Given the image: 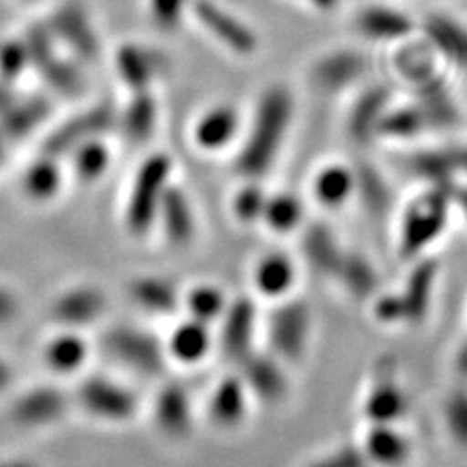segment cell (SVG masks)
Segmentation results:
<instances>
[{"mask_svg":"<svg viewBox=\"0 0 467 467\" xmlns=\"http://www.w3.org/2000/svg\"><path fill=\"white\" fill-rule=\"evenodd\" d=\"M295 96L285 84L273 82L261 90L250 127L238 146L234 168L247 182L267 175L288 137L295 119Z\"/></svg>","mask_w":467,"mask_h":467,"instance_id":"cell-1","label":"cell"},{"mask_svg":"<svg viewBox=\"0 0 467 467\" xmlns=\"http://www.w3.org/2000/svg\"><path fill=\"white\" fill-rule=\"evenodd\" d=\"M22 37L29 55V72L41 80L51 98L77 99L86 90V67L58 46L43 22L29 26Z\"/></svg>","mask_w":467,"mask_h":467,"instance_id":"cell-2","label":"cell"},{"mask_svg":"<svg viewBox=\"0 0 467 467\" xmlns=\"http://www.w3.org/2000/svg\"><path fill=\"white\" fill-rule=\"evenodd\" d=\"M454 211L451 204V185H429L422 195L409 204L400 226V254L407 261L425 257L442 236L450 214Z\"/></svg>","mask_w":467,"mask_h":467,"instance_id":"cell-3","label":"cell"},{"mask_svg":"<svg viewBox=\"0 0 467 467\" xmlns=\"http://www.w3.org/2000/svg\"><path fill=\"white\" fill-rule=\"evenodd\" d=\"M173 162L170 154L154 152L137 168L127 197L125 223L135 236H144L154 224L158 209L171 185Z\"/></svg>","mask_w":467,"mask_h":467,"instance_id":"cell-4","label":"cell"},{"mask_svg":"<svg viewBox=\"0 0 467 467\" xmlns=\"http://www.w3.org/2000/svg\"><path fill=\"white\" fill-rule=\"evenodd\" d=\"M41 22L58 46L80 65L92 67L101 61L104 41L90 10L80 0H63L55 5Z\"/></svg>","mask_w":467,"mask_h":467,"instance_id":"cell-5","label":"cell"},{"mask_svg":"<svg viewBox=\"0 0 467 467\" xmlns=\"http://www.w3.org/2000/svg\"><path fill=\"white\" fill-rule=\"evenodd\" d=\"M192 18L218 47L236 58H252L261 49V39L254 26L218 0H193Z\"/></svg>","mask_w":467,"mask_h":467,"instance_id":"cell-6","label":"cell"},{"mask_svg":"<svg viewBox=\"0 0 467 467\" xmlns=\"http://www.w3.org/2000/svg\"><path fill=\"white\" fill-rule=\"evenodd\" d=\"M113 129H117V109L108 101H96L51 127L43 135L37 150L58 160H67L80 144L106 137Z\"/></svg>","mask_w":467,"mask_h":467,"instance_id":"cell-7","label":"cell"},{"mask_svg":"<svg viewBox=\"0 0 467 467\" xmlns=\"http://www.w3.org/2000/svg\"><path fill=\"white\" fill-rule=\"evenodd\" d=\"M370 58L357 47H331L314 57L306 70V78L316 92L324 96H337L358 86L368 77Z\"/></svg>","mask_w":467,"mask_h":467,"instance_id":"cell-8","label":"cell"},{"mask_svg":"<svg viewBox=\"0 0 467 467\" xmlns=\"http://www.w3.org/2000/svg\"><path fill=\"white\" fill-rule=\"evenodd\" d=\"M113 72L119 84L130 92L156 90L171 68L168 53L144 41H121L111 55Z\"/></svg>","mask_w":467,"mask_h":467,"instance_id":"cell-9","label":"cell"},{"mask_svg":"<svg viewBox=\"0 0 467 467\" xmlns=\"http://www.w3.org/2000/svg\"><path fill=\"white\" fill-rule=\"evenodd\" d=\"M51 115V96L26 94L18 84L0 82V137L10 146L20 144L46 127Z\"/></svg>","mask_w":467,"mask_h":467,"instance_id":"cell-10","label":"cell"},{"mask_svg":"<svg viewBox=\"0 0 467 467\" xmlns=\"http://www.w3.org/2000/svg\"><path fill=\"white\" fill-rule=\"evenodd\" d=\"M70 409V398L53 384L26 388L8 403L6 415L14 427L43 431L61 422Z\"/></svg>","mask_w":467,"mask_h":467,"instance_id":"cell-11","label":"cell"},{"mask_svg":"<svg viewBox=\"0 0 467 467\" xmlns=\"http://www.w3.org/2000/svg\"><path fill=\"white\" fill-rule=\"evenodd\" d=\"M104 347L117 362L146 376L162 372L166 367L168 350L149 331L117 326L104 335Z\"/></svg>","mask_w":467,"mask_h":467,"instance_id":"cell-12","label":"cell"},{"mask_svg":"<svg viewBox=\"0 0 467 467\" xmlns=\"http://www.w3.org/2000/svg\"><path fill=\"white\" fill-rule=\"evenodd\" d=\"M353 29L364 41L389 46V43H400L411 37L419 29V22L401 8L372 3L360 6L353 14Z\"/></svg>","mask_w":467,"mask_h":467,"instance_id":"cell-13","label":"cell"},{"mask_svg":"<svg viewBox=\"0 0 467 467\" xmlns=\"http://www.w3.org/2000/svg\"><path fill=\"white\" fill-rule=\"evenodd\" d=\"M77 401L86 413L101 420H127L137 411L135 393L101 376L84 379L77 389Z\"/></svg>","mask_w":467,"mask_h":467,"instance_id":"cell-14","label":"cell"},{"mask_svg":"<svg viewBox=\"0 0 467 467\" xmlns=\"http://www.w3.org/2000/svg\"><path fill=\"white\" fill-rule=\"evenodd\" d=\"M310 335V310L300 300L281 304L269 319V341L275 355L285 360H298Z\"/></svg>","mask_w":467,"mask_h":467,"instance_id":"cell-15","label":"cell"},{"mask_svg":"<svg viewBox=\"0 0 467 467\" xmlns=\"http://www.w3.org/2000/svg\"><path fill=\"white\" fill-rule=\"evenodd\" d=\"M106 295L96 286H70L51 300L49 317L65 329H82L106 314Z\"/></svg>","mask_w":467,"mask_h":467,"instance_id":"cell-16","label":"cell"},{"mask_svg":"<svg viewBox=\"0 0 467 467\" xmlns=\"http://www.w3.org/2000/svg\"><path fill=\"white\" fill-rule=\"evenodd\" d=\"M242 133V113L240 109L221 101L204 108L192 127L193 144L202 152H221L236 142Z\"/></svg>","mask_w":467,"mask_h":467,"instance_id":"cell-17","label":"cell"},{"mask_svg":"<svg viewBox=\"0 0 467 467\" xmlns=\"http://www.w3.org/2000/svg\"><path fill=\"white\" fill-rule=\"evenodd\" d=\"M419 32L446 63L467 70V26L444 12H431L419 22Z\"/></svg>","mask_w":467,"mask_h":467,"instance_id":"cell-18","label":"cell"},{"mask_svg":"<svg viewBox=\"0 0 467 467\" xmlns=\"http://www.w3.org/2000/svg\"><path fill=\"white\" fill-rule=\"evenodd\" d=\"M391 106H393V98H391V90L386 84L376 82V84L364 86L348 111V119H347L348 135L360 144L376 139L378 127L382 123Z\"/></svg>","mask_w":467,"mask_h":467,"instance_id":"cell-19","label":"cell"},{"mask_svg":"<svg viewBox=\"0 0 467 467\" xmlns=\"http://www.w3.org/2000/svg\"><path fill=\"white\" fill-rule=\"evenodd\" d=\"M221 347L230 360L240 362L252 353L257 327V310L250 298L230 302L221 317Z\"/></svg>","mask_w":467,"mask_h":467,"instance_id":"cell-20","label":"cell"},{"mask_svg":"<svg viewBox=\"0 0 467 467\" xmlns=\"http://www.w3.org/2000/svg\"><path fill=\"white\" fill-rule=\"evenodd\" d=\"M436 281L438 263L427 255L415 259V265L409 271L403 288L398 292L405 310V324H420L429 316Z\"/></svg>","mask_w":467,"mask_h":467,"instance_id":"cell-21","label":"cell"},{"mask_svg":"<svg viewBox=\"0 0 467 467\" xmlns=\"http://www.w3.org/2000/svg\"><path fill=\"white\" fill-rule=\"evenodd\" d=\"M413 101L425 113L431 129H451L462 117L451 88L436 75H420L417 78Z\"/></svg>","mask_w":467,"mask_h":467,"instance_id":"cell-22","label":"cell"},{"mask_svg":"<svg viewBox=\"0 0 467 467\" xmlns=\"http://www.w3.org/2000/svg\"><path fill=\"white\" fill-rule=\"evenodd\" d=\"M63 160L39 152L26 164L20 175V192L34 204H47L63 192Z\"/></svg>","mask_w":467,"mask_h":467,"instance_id":"cell-23","label":"cell"},{"mask_svg":"<svg viewBox=\"0 0 467 467\" xmlns=\"http://www.w3.org/2000/svg\"><path fill=\"white\" fill-rule=\"evenodd\" d=\"M160 119V101L156 90L130 92L125 106L117 111V129L133 144L150 140Z\"/></svg>","mask_w":467,"mask_h":467,"instance_id":"cell-24","label":"cell"},{"mask_svg":"<svg viewBox=\"0 0 467 467\" xmlns=\"http://www.w3.org/2000/svg\"><path fill=\"white\" fill-rule=\"evenodd\" d=\"M240 378L244 379L245 388L259 400L279 401L281 398H285L288 389V379L285 376L281 362L276 358L259 355L252 350L250 355L240 360Z\"/></svg>","mask_w":467,"mask_h":467,"instance_id":"cell-25","label":"cell"},{"mask_svg":"<svg viewBox=\"0 0 467 467\" xmlns=\"http://www.w3.org/2000/svg\"><path fill=\"white\" fill-rule=\"evenodd\" d=\"M156 224L162 228L166 240L173 245H185L195 238L197 221L193 204L178 185L171 183L166 192L158 209Z\"/></svg>","mask_w":467,"mask_h":467,"instance_id":"cell-26","label":"cell"},{"mask_svg":"<svg viewBox=\"0 0 467 467\" xmlns=\"http://www.w3.org/2000/svg\"><path fill=\"white\" fill-rule=\"evenodd\" d=\"M154 420L170 438H183L192 431L193 409L189 393L180 384H168L154 400Z\"/></svg>","mask_w":467,"mask_h":467,"instance_id":"cell-27","label":"cell"},{"mask_svg":"<svg viewBox=\"0 0 467 467\" xmlns=\"http://www.w3.org/2000/svg\"><path fill=\"white\" fill-rule=\"evenodd\" d=\"M41 360L55 374H75L88 360V343L78 329L61 327L43 343Z\"/></svg>","mask_w":467,"mask_h":467,"instance_id":"cell-28","label":"cell"},{"mask_svg":"<svg viewBox=\"0 0 467 467\" xmlns=\"http://www.w3.org/2000/svg\"><path fill=\"white\" fill-rule=\"evenodd\" d=\"M362 450L379 467H401L413 454L411 441L396 425H372Z\"/></svg>","mask_w":467,"mask_h":467,"instance_id":"cell-29","label":"cell"},{"mask_svg":"<svg viewBox=\"0 0 467 467\" xmlns=\"http://www.w3.org/2000/svg\"><path fill=\"white\" fill-rule=\"evenodd\" d=\"M247 389L242 378H224L209 400V415L214 425L232 429L242 422L247 411Z\"/></svg>","mask_w":467,"mask_h":467,"instance_id":"cell-30","label":"cell"},{"mask_svg":"<svg viewBox=\"0 0 467 467\" xmlns=\"http://www.w3.org/2000/svg\"><path fill=\"white\" fill-rule=\"evenodd\" d=\"M409 411L407 393L396 379H382L364 400V413H367L372 425H396Z\"/></svg>","mask_w":467,"mask_h":467,"instance_id":"cell-31","label":"cell"},{"mask_svg":"<svg viewBox=\"0 0 467 467\" xmlns=\"http://www.w3.org/2000/svg\"><path fill=\"white\" fill-rule=\"evenodd\" d=\"M312 189L321 207L337 209L357 192V171L347 164L331 162L316 173Z\"/></svg>","mask_w":467,"mask_h":467,"instance_id":"cell-32","label":"cell"},{"mask_svg":"<svg viewBox=\"0 0 467 467\" xmlns=\"http://www.w3.org/2000/svg\"><path fill=\"white\" fill-rule=\"evenodd\" d=\"M302 252L306 261L317 273L333 276L347 250H343V245L339 244L331 228H327L326 224H312L304 234Z\"/></svg>","mask_w":467,"mask_h":467,"instance_id":"cell-33","label":"cell"},{"mask_svg":"<svg viewBox=\"0 0 467 467\" xmlns=\"http://www.w3.org/2000/svg\"><path fill=\"white\" fill-rule=\"evenodd\" d=\"M211 345L209 326L197 319H189L173 329L166 350L171 358L182 364H195L209 355Z\"/></svg>","mask_w":467,"mask_h":467,"instance_id":"cell-34","label":"cell"},{"mask_svg":"<svg viewBox=\"0 0 467 467\" xmlns=\"http://www.w3.org/2000/svg\"><path fill=\"white\" fill-rule=\"evenodd\" d=\"M129 295L142 310L156 316H168L180 306L178 288L160 276H139L130 283Z\"/></svg>","mask_w":467,"mask_h":467,"instance_id":"cell-35","label":"cell"},{"mask_svg":"<svg viewBox=\"0 0 467 467\" xmlns=\"http://www.w3.org/2000/svg\"><path fill=\"white\" fill-rule=\"evenodd\" d=\"M296 269L285 254H269L263 257L254 271L255 288L263 296L281 298L292 288Z\"/></svg>","mask_w":467,"mask_h":467,"instance_id":"cell-36","label":"cell"},{"mask_svg":"<svg viewBox=\"0 0 467 467\" xmlns=\"http://www.w3.org/2000/svg\"><path fill=\"white\" fill-rule=\"evenodd\" d=\"M72 175L82 183H94L101 180L111 164V149L106 137H98L80 144L68 158Z\"/></svg>","mask_w":467,"mask_h":467,"instance_id":"cell-37","label":"cell"},{"mask_svg":"<svg viewBox=\"0 0 467 467\" xmlns=\"http://www.w3.org/2000/svg\"><path fill=\"white\" fill-rule=\"evenodd\" d=\"M431 129L429 119L422 109L411 101L407 106H391L386 117L378 127L376 139H391V140H409L415 139Z\"/></svg>","mask_w":467,"mask_h":467,"instance_id":"cell-38","label":"cell"},{"mask_svg":"<svg viewBox=\"0 0 467 467\" xmlns=\"http://www.w3.org/2000/svg\"><path fill=\"white\" fill-rule=\"evenodd\" d=\"M333 276H337L339 283L345 286L350 296L355 298H370L378 288V275L372 267V263L353 252H345L337 271Z\"/></svg>","mask_w":467,"mask_h":467,"instance_id":"cell-39","label":"cell"},{"mask_svg":"<svg viewBox=\"0 0 467 467\" xmlns=\"http://www.w3.org/2000/svg\"><path fill=\"white\" fill-rule=\"evenodd\" d=\"M357 171V192L364 207L374 216H384L391 207V189L379 170L370 164H360Z\"/></svg>","mask_w":467,"mask_h":467,"instance_id":"cell-40","label":"cell"},{"mask_svg":"<svg viewBox=\"0 0 467 467\" xmlns=\"http://www.w3.org/2000/svg\"><path fill=\"white\" fill-rule=\"evenodd\" d=\"M304 218L302 201L292 193H276L269 195L265 202V211H263L261 221L265 223L275 232H292Z\"/></svg>","mask_w":467,"mask_h":467,"instance_id":"cell-41","label":"cell"},{"mask_svg":"<svg viewBox=\"0 0 467 467\" xmlns=\"http://www.w3.org/2000/svg\"><path fill=\"white\" fill-rule=\"evenodd\" d=\"M228 304L230 302L226 300L224 292L213 285H199L189 290V295L185 296L189 316H192V319L202 321V324L207 326L216 319L221 321Z\"/></svg>","mask_w":467,"mask_h":467,"instance_id":"cell-42","label":"cell"},{"mask_svg":"<svg viewBox=\"0 0 467 467\" xmlns=\"http://www.w3.org/2000/svg\"><path fill=\"white\" fill-rule=\"evenodd\" d=\"M193 0H146V14L160 32L175 34L189 18Z\"/></svg>","mask_w":467,"mask_h":467,"instance_id":"cell-43","label":"cell"},{"mask_svg":"<svg viewBox=\"0 0 467 467\" xmlns=\"http://www.w3.org/2000/svg\"><path fill=\"white\" fill-rule=\"evenodd\" d=\"M29 72V55L24 37H10L0 43V82L18 84Z\"/></svg>","mask_w":467,"mask_h":467,"instance_id":"cell-44","label":"cell"},{"mask_svg":"<svg viewBox=\"0 0 467 467\" xmlns=\"http://www.w3.org/2000/svg\"><path fill=\"white\" fill-rule=\"evenodd\" d=\"M444 425L451 441L467 448V384H458L446 398Z\"/></svg>","mask_w":467,"mask_h":467,"instance_id":"cell-45","label":"cell"},{"mask_svg":"<svg viewBox=\"0 0 467 467\" xmlns=\"http://www.w3.org/2000/svg\"><path fill=\"white\" fill-rule=\"evenodd\" d=\"M267 193L257 185V182H250L244 185L240 192L234 197V214L240 223L245 224H254L263 218V211H265V202H267Z\"/></svg>","mask_w":467,"mask_h":467,"instance_id":"cell-46","label":"cell"},{"mask_svg":"<svg viewBox=\"0 0 467 467\" xmlns=\"http://www.w3.org/2000/svg\"><path fill=\"white\" fill-rule=\"evenodd\" d=\"M308 467H370V460L360 446L347 444L333 450L331 454L316 460Z\"/></svg>","mask_w":467,"mask_h":467,"instance_id":"cell-47","label":"cell"},{"mask_svg":"<svg viewBox=\"0 0 467 467\" xmlns=\"http://www.w3.org/2000/svg\"><path fill=\"white\" fill-rule=\"evenodd\" d=\"M374 312L376 317L382 321V324H405V310H403V304L401 298L396 292V295H384L379 296L374 304Z\"/></svg>","mask_w":467,"mask_h":467,"instance_id":"cell-48","label":"cell"},{"mask_svg":"<svg viewBox=\"0 0 467 467\" xmlns=\"http://www.w3.org/2000/svg\"><path fill=\"white\" fill-rule=\"evenodd\" d=\"M22 314L20 296L8 285L0 283V327L10 326Z\"/></svg>","mask_w":467,"mask_h":467,"instance_id":"cell-49","label":"cell"},{"mask_svg":"<svg viewBox=\"0 0 467 467\" xmlns=\"http://www.w3.org/2000/svg\"><path fill=\"white\" fill-rule=\"evenodd\" d=\"M444 152L454 183H462L463 180H467V142L448 144L444 146Z\"/></svg>","mask_w":467,"mask_h":467,"instance_id":"cell-50","label":"cell"},{"mask_svg":"<svg viewBox=\"0 0 467 467\" xmlns=\"http://www.w3.org/2000/svg\"><path fill=\"white\" fill-rule=\"evenodd\" d=\"M454 372L458 376V384H467V339L456 348Z\"/></svg>","mask_w":467,"mask_h":467,"instance_id":"cell-51","label":"cell"},{"mask_svg":"<svg viewBox=\"0 0 467 467\" xmlns=\"http://www.w3.org/2000/svg\"><path fill=\"white\" fill-rule=\"evenodd\" d=\"M451 204L454 209L467 221V183H454L451 185Z\"/></svg>","mask_w":467,"mask_h":467,"instance_id":"cell-52","label":"cell"},{"mask_svg":"<svg viewBox=\"0 0 467 467\" xmlns=\"http://www.w3.org/2000/svg\"><path fill=\"white\" fill-rule=\"evenodd\" d=\"M14 384V368L12 364L0 355V396L6 393Z\"/></svg>","mask_w":467,"mask_h":467,"instance_id":"cell-53","label":"cell"},{"mask_svg":"<svg viewBox=\"0 0 467 467\" xmlns=\"http://www.w3.org/2000/svg\"><path fill=\"white\" fill-rule=\"evenodd\" d=\"M0 467H39V465L24 456H0Z\"/></svg>","mask_w":467,"mask_h":467,"instance_id":"cell-54","label":"cell"},{"mask_svg":"<svg viewBox=\"0 0 467 467\" xmlns=\"http://www.w3.org/2000/svg\"><path fill=\"white\" fill-rule=\"evenodd\" d=\"M302 3H306L319 12H329L339 5V0H302Z\"/></svg>","mask_w":467,"mask_h":467,"instance_id":"cell-55","label":"cell"},{"mask_svg":"<svg viewBox=\"0 0 467 467\" xmlns=\"http://www.w3.org/2000/svg\"><path fill=\"white\" fill-rule=\"evenodd\" d=\"M8 150H10V144L3 137H0V166L5 164V158H6Z\"/></svg>","mask_w":467,"mask_h":467,"instance_id":"cell-56","label":"cell"},{"mask_svg":"<svg viewBox=\"0 0 467 467\" xmlns=\"http://www.w3.org/2000/svg\"><path fill=\"white\" fill-rule=\"evenodd\" d=\"M16 3L22 5V6L32 8V6H41L43 3H47V0H16Z\"/></svg>","mask_w":467,"mask_h":467,"instance_id":"cell-57","label":"cell"}]
</instances>
